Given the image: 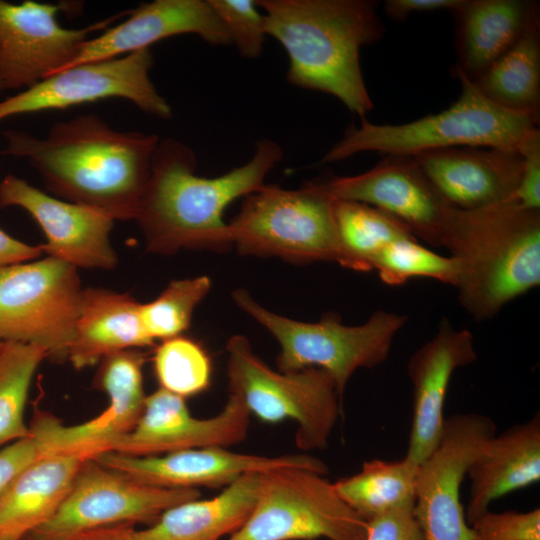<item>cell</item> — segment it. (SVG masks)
I'll return each instance as SVG.
<instances>
[{
    "label": "cell",
    "instance_id": "37",
    "mask_svg": "<svg viewBox=\"0 0 540 540\" xmlns=\"http://www.w3.org/2000/svg\"><path fill=\"white\" fill-rule=\"evenodd\" d=\"M518 152L522 169L514 202L530 210H540V131L532 129L522 140Z\"/></svg>",
    "mask_w": 540,
    "mask_h": 540
},
{
    "label": "cell",
    "instance_id": "28",
    "mask_svg": "<svg viewBox=\"0 0 540 540\" xmlns=\"http://www.w3.org/2000/svg\"><path fill=\"white\" fill-rule=\"evenodd\" d=\"M473 83L495 104L539 117L540 18L531 23L519 40Z\"/></svg>",
    "mask_w": 540,
    "mask_h": 540
},
{
    "label": "cell",
    "instance_id": "13",
    "mask_svg": "<svg viewBox=\"0 0 540 540\" xmlns=\"http://www.w3.org/2000/svg\"><path fill=\"white\" fill-rule=\"evenodd\" d=\"M495 423L478 413L445 419L441 437L419 465L413 513L423 540H475L460 501V487Z\"/></svg>",
    "mask_w": 540,
    "mask_h": 540
},
{
    "label": "cell",
    "instance_id": "7",
    "mask_svg": "<svg viewBox=\"0 0 540 540\" xmlns=\"http://www.w3.org/2000/svg\"><path fill=\"white\" fill-rule=\"evenodd\" d=\"M334 203L317 181L299 189L264 185L245 196L229 223L233 245L243 255L342 266Z\"/></svg>",
    "mask_w": 540,
    "mask_h": 540
},
{
    "label": "cell",
    "instance_id": "27",
    "mask_svg": "<svg viewBox=\"0 0 540 540\" xmlns=\"http://www.w3.org/2000/svg\"><path fill=\"white\" fill-rule=\"evenodd\" d=\"M88 459L76 454L44 453L29 463L0 499V534L27 535L59 509Z\"/></svg>",
    "mask_w": 540,
    "mask_h": 540
},
{
    "label": "cell",
    "instance_id": "42",
    "mask_svg": "<svg viewBox=\"0 0 540 540\" xmlns=\"http://www.w3.org/2000/svg\"><path fill=\"white\" fill-rule=\"evenodd\" d=\"M63 540H137L134 524L97 527L75 533Z\"/></svg>",
    "mask_w": 540,
    "mask_h": 540
},
{
    "label": "cell",
    "instance_id": "38",
    "mask_svg": "<svg viewBox=\"0 0 540 540\" xmlns=\"http://www.w3.org/2000/svg\"><path fill=\"white\" fill-rule=\"evenodd\" d=\"M413 506L407 504L368 521L365 540H423Z\"/></svg>",
    "mask_w": 540,
    "mask_h": 540
},
{
    "label": "cell",
    "instance_id": "40",
    "mask_svg": "<svg viewBox=\"0 0 540 540\" xmlns=\"http://www.w3.org/2000/svg\"><path fill=\"white\" fill-rule=\"evenodd\" d=\"M465 0H387L384 2L386 14L395 21H403L409 15L438 10L456 11Z\"/></svg>",
    "mask_w": 540,
    "mask_h": 540
},
{
    "label": "cell",
    "instance_id": "34",
    "mask_svg": "<svg viewBox=\"0 0 540 540\" xmlns=\"http://www.w3.org/2000/svg\"><path fill=\"white\" fill-rule=\"evenodd\" d=\"M210 288L211 280L207 276L170 282L155 300L140 306V319L147 335L153 341L182 335Z\"/></svg>",
    "mask_w": 540,
    "mask_h": 540
},
{
    "label": "cell",
    "instance_id": "18",
    "mask_svg": "<svg viewBox=\"0 0 540 540\" xmlns=\"http://www.w3.org/2000/svg\"><path fill=\"white\" fill-rule=\"evenodd\" d=\"M18 206L39 224L47 242L42 250L75 267L114 269L110 242L114 219L88 206L65 201L8 174L0 182V207Z\"/></svg>",
    "mask_w": 540,
    "mask_h": 540
},
{
    "label": "cell",
    "instance_id": "15",
    "mask_svg": "<svg viewBox=\"0 0 540 540\" xmlns=\"http://www.w3.org/2000/svg\"><path fill=\"white\" fill-rule=\"evenodd\" d=\"M335 200L375 207L399 220L417 239L442 247L452 206L409 156H387L353 176L317 181Z\"/></svg>",
    "mask_w": 540,
    "mask_h": 540
},
{
    "label": "cell",
    "instance_id": "5",
    "mask_svg": "<svg viewBox=\"0 0 540 540\" xmlns=\"http://www.w3.org/2000/svg\"><path fill=\"white\" fill-rule=\"evenodd\" d=\"M461 94L449 108L403 124H374L366 119L349 128L322 157L341 161L362 152L412 157L450 147H490L518 151L539 117L505 109L485 97L463 72L454 68Z\"/></svg>",
    "mask_w": 540,
    "mask_h": 540
},
{
    "label": "cell",
    "instance_id": "12",
    "mask_svg": "<svg viewBox=\"0 0 540 540\" xmlns=\"http://www.w3.org/2000/svg\"><path fill=\"white\" fill-rule=\"evenodd\" d=\"M149 48L52 74L0 102V121L18 114L66 109L107 98H123L152 116L167 119L172 108L150 78Z\"/></svg>",
    "mask_w": 540,
    "mask_h": 540
},
{
    "label": "cell",
    "instance_id": "31",
    "mask_svg": "<svg viewBox=\"0 0 540 540\" xmlns=\"http://www.w3.org/2000/svg\"><path fill=\"white\" fill-rule=\"evenodd\" d=\"M45 358L39 346L0 341V447L31 435L24 409L33 376Z\"/></svg>",
    "mask_w": 540,
    "mask_h": 540
},
{
    "label": "cell",
    "instance_id": "4",
    "mask_svg": "<svg viewBox=\"0 0 540 540\" xmlns=\"http://www.w3.org/2000/svg\"><path fill=\"white\" fill-rule=\"evenodd\" d=\"M442 247L458 263L459 301L477 321L540 284V210L514 201L453 207Z\"/></svg>",
    "mask_w": 540,
    "mask_h": 540
},
{
    "label": "cell",
    "instance_id": "6",
    "mask_svg": "<svg viewBox=\"0 0 540 540\" xmlns=\"http://www.w3.org/2000/svg\"><path fill=\"white\" fill-rule=\"evenodd\" d=\"M232 299L279 343L278 371L325 370L340 397L356 370L376 367L387 359L395 336L408 320L406 315L378 310L355 326L343 324L334 313L317 322H301L267 310L245 289L233 291Z\"/></svg>",
    "mask_w": 540,
    "mask_h": 540
},
{
    "label": "cell",
    "instance_id": "24",
    "mask_svg": "<svg viewBox=\"0 0 540 540\" xmlns=\"http://www.w3.org/2000/svg\"><path fill=\"white\" fill-rule=\"evenodd\" d=\"M140 306L128 293L84 289L67 360L80 370L118 351L153 346L141 323Z\"/></svg>",
    "mask_w": 540,
    "mask_h": 540
},
{
    "label": "cell",
    "instance_id": "17",
    "mask_svg": "<svg viewBox=\"0 0 540 540\" xmlns=\"http://www.w3.org/2000/svg\"><path fill=\"white\" fill-rule=\"evenodd\" d=\"M249 425V411L233 395L229 394L217 415L201 419L191 414L185 398L159 387L146 396L134 428L108 451L143 457L211 446L227 448L246 438Z\"/></svg>",
    "mask_w": 540,
    "mask_h": 540
},
{
    "label": "cell",
    "instance_id": "8",
    "mask_svg": "<svg viewBox=\"0 0 540 540\" xmlns=\"http://www.w3.org/2000/svg\"><path fill=\"white\" fill-rule=\"evenodd\" d=\"M226 352L229 394L237 397L250 415L270 424L294 420L299 449L327 448L340 416L341 400L329 373L315 367L274 371L242 335L228 340Z\"/></svg>",
    "mask_w": 540,
    "mask_h": 540
},
{
    "label": "cell",
    "instance_id": "44",
    "mask_svg": "<svg viewBox=\"0 0 540 540\" xmlns=\"http://www.w3.org/2000/svg\"><path fill=\"white\" fill-rule=\"evenodd\" d=\"M22 540H32V539H30L27 535H25V537Z\"/></svg>",
    "mask_w": 540,
    "mask_h": 540
},
{
    "label": "cell",
    "instance_id": "35",
    "mask_svg": "<svg viewBox=\"0 0 540 540\" xmlns=\"http://www.w3.org/2000/svg\"><path fill=\"white\" fill-rule=\"evenodd\" d=\"M233 46L247 59L261 56L267 37L265 18L254 0H208Z\"/></svg>",
    "mask_w": 540,
    "mask_h": 540
},
{
    "label": "cell",
    "instance_id": "1",
    "mask_svg": "<svg viewBox=\"0 0 540 540\" xmlns=\"http://www.w3.org/2000/svg\"><path fill=\"white\" fill-rule=\"evenodd\" d=\"M3 135V153L26 158L57 197L114 220L136 219L160 142L156 134L118 131L89 114L55 123L44 138L15 130Z\"/></svg>",
    "mask_w": 540,
    "mask_h": 540
},
{
    "label": "cell",
    "instance_id": "22",
    "mask_svg": "<svg viewBox=\"0 0 540 540\" xmlns=\"http://www.w3.org/2000/svg\"><path fill=\"white\" fill-rule=\"evenodd\" d=\"M412 158L454 207L472 210L514 201L522 169L518 151L461 146Z\"/></svg>",
    "mask_w": 540,
    "mask_h": 540
},
{
    "label": "cell",
    "instance_id": "19",
    "mask_svg": "<svg viewBox=\"0 0 540 540\" xmlns=\"http://www.w3.org/2000/svg\"><path fill=\"white\" fill-rule=\"evenodd\" d=\"M146 354L139 349L112 353L99 362L94 383L105 392L109 404L100 415L81 424L67 426L57 417L46 426V442L52 452L84 458L106 452L138 422L146 399L143 366Z\"/></svg>",
    "mask_w": 540,
    "mask_h": 540
},
{
    "label": "cell",
    "instance_id": "45",
    "mask_svg": "<svg viewBox=\"0 0 540 540\" xmlns=\"http://www.w3.org/2000/svg\"><path fill=\"white\" fill-rule=\"evenodd\" d=\"M0 92H2L1 86H0Z\"/></svg>",
    "mask_w": 540,
    "mask_h": 540
},
{
    "label": "cell",
    "instance_id": "39",
    "mask_svg": "<svg viewBox=\"0 0 540 540\" xmlns=\"http://www.w3.org/2000/svg\"><path fill=\"white\" fill-rule=\"evenodd\" d=\"M47 453L44 443L31 432L0 449V499L14 478L33 460Z\"/></svg>",
    "mask_w": 540,
    "mask_h": 540
},
{
    "label": "cell",
    "instance_id": "20",
    "mask_svg": "<svg viewBox=\"0 0 540 540\" xmlns=\"http://www.w3.org/2000/svg\"><path fill=\"white\" fill-rule=\"evenodd\" d=\"M474 336L455 329L446 317L435 336L411 356L407 371L413 385V416L405 457L420 465L434 450L444 427V402L454 371L477 360Z\"/></svg>",
    "mask_w": 540,
    "mask_h": 540
},
{
    "label": "cell",
    "instance_id": "41",
    "mask_svg": "<svg viewBox=\"0 0 540 540\" xmlns=\"http://www.w3.org/2000/svg\"><path fill=\"white\" fill-rule=\"evenodd\" d=\"M42 253L41 245L23 243L0 229V268L34 260Z\"/></svg>",
    "mask_w": 540,
    "mask_h": 540
},
{
    "label": "cell",
    "instance_id": "9",
    "mask_svg": "<svg viewBox=\"0 0 540 540\" xmlns=\"http://www.w3.org/2000/svg\"><path fill=\"white\" fill-rule=\"evenodd\" d=\"M367 522L322 474L300 467L261 473L255 505L228 540H365Z\"/></svg>",
    "mask_w": 540,
    "mask_h": 540
},
{
    "label": "cell",
    "instance_id": "43",
    "mask_svg": "<svg viewBox=\"0 0 540 540\" xmlns=\"http://www.w3.org/2000/svg\"><path fill=\"white\" fill-rule=\"evenodd\" d=\"M25 537L19 533H3L0 534V540H22Z\"/></svg>",
    "mask_w": 540,
    "mask_h": 540
},
{
    "label": "cell",
    "instance_id": "36",
    "mask_svg": "<svg viewBox=\"0 0 540 540\" xmlns=\"http://www.w3.org/2000/svg\"><path fill=\"white\" fill-rule=\"evenodd\" d=\"M470 526L475 540H540V510L500 513L487 510Z\"/></svg>",
    "mask_w": 540,
    "mask_h": 540
},
{
    "label": "cell",
    "instance_id": "2",
    "mask_svg": "<svg viewBox=\"0 0 540 540\" xmlns=\"http://www.w3.org/2000/svg\"><path fill=\"white\" fill-rule=\"evenodd\" d=\"M283 158L282 148L260 139L249 161L214 178L196 174L194 151L183 142L160 140L136 221L146 248L156 254L182 249L226 251L233 246L227 206L265 185Z\"/></svg>",
    "mask_w": 540,
    "mask_h": 540
},
{
    "label": "cell",
    "instance_id": "32",
    "mask_svg": "<svg viewBox=\"0 0 540 540\" xmlns=\"http://www.w3.org/2000/svg\"><path fill=\"white\" fill-rule=\"evenodd\" d=\"M153 367L160 388L182 398L197 395L210 385L209 355L198 342L182 335L156 347Z\"/></svg>",
    "mask_w": 540,
    "mask_h": 540
},
{
    "label": "cell",
    "instance_id": "30",
    "mask_svg": "<svg viewBox=\"0 0 540 540\" xmlns=\"http://www.w3.org/2000/svg\"><path fill=\"white\" fill-rule=\"evenodd\" d=\"M334 214L342 266L351 270L371 271L375 258L388 244L413 236L399 220L367 204L335 200Z\"/></svg>",
    "mask_w": 540,
    "mask_h": 540
},
{
    "label": "cell",
    "instance_id": "26",
    "mask_svg": "<svg viewBox=\"0 0 540 540\" xmlns=\"http://www.w3.org/2000/svg\"><path fill=\"white\" fill-rule=\"evenodd\" d=\"M260 475L245 474L213 498H196L167 509L150 527L136 529L137 540H220L232 535L255 505Z\"/></svg>",
    "mask_w": 540,
    "mask_h": 540
},
{
    "label": "cell",
    "instance_id": "11",
    "mask_svg": "<svg viewBox=\"0 0 540 540\" xmlns=\"http://www.w3.org/2000/svg\"><path fill=\"white\" fill-rule=\"evenodd\" d=\"M199 497L198 489L146 484L88 458L59 509L27 536L32 540H63L102 526L153 523L167 509Z\"/></svg>",
    "mask_w": 540,
    "mask_h": 540
},
{
    "label": "cell",
    "instance_id": "3",
    "mask_svg": "<svg viewBox=\"0 0 540 540\" xmlns=\"http://www.w3.org/2000/svg\"><path fill=\"white\" fill-rule=\"evenodd\" d=\"M267 36L287 52L291 85L330 94L362 120L373 109L360 64L363 46L384 36L370 0H257Z\"/></svg>",
    "mask_w": 540,
    "mask_h": 540
},
{
    "label": "cell",
    "instance_id": "33",
    "mask_svg": "<svg viewBox=\"0 0 540 540\" xmlns=\"http://www.w3.org/2000/svg\"><path fill=\"white\" fill-rule=\"evenodd\" d=\"M372 270L387 285H401L411 278H432L455 287L458 263L452 256L440 255L411 236L388 244L375 258Z\"/></svg>",
    "mask_w": 540,
    "mask_h": 540
},
{
    "label": "cell",
    "instance_id": "16",
    "mask_svg": "<svg viewBox=\"0 0 540 540\" xmlns=\"http://www.w3.org/2000/svg\"><path fill=\"white\" fill-rule=\"evenodd\" d=\"M93 459L137 481L177 489L226 487L245 474L281 467H300L322 475L328 472L324 462L307 454L263 456L236 453L217 446L143 457L106 451Z\"/></svg>",
    "mask_w": 540,
    "mask_h": 540
},
{
    "label": "cell",
    "instance_id": "14",
    "mask_svg": "<svg viewBox=\"0 0 540 540\" xmlns=\"http://www.w3.org/2000/svg\"><path fill=\"white\" fill-rule=\"evenodd\" d=\"M78 4H18L0 0V86L2 91L27 88L65 69L91 33L108 27L121 12L90 26L68 29L57 21L60 11Z\"/></svg>",
    "mask_w": 540,
    "mask_h": 540
},
{
    "label": "cell",
    "instance_id": "10",
    "mask_svg": "<svg viewBox=\"0 0 540 540\" xmlns=\"http://www.w3.org/2000/svg\"><path fill=\"white\" fill-rule=\"evenodd\" d=\"M83 291L77 267L54 257L0 268V341L36 345L64 362Z\"/></svg>",
    "mask_w": 540,
    "mask_h": 540
},
{
    "label": "cell",
    "instance_id": "23",
    "mask_svg": "<svg viewBox=\"0 0 540 540\" xmlns=\"http://www.w3.org/2000/svg\"><path fill=\"white\" fill-rule=\"evenodd\" d=\"M466 521L471 525L492 501L540 480V416L490 438L471 462Z\"/></svg>",
    "mask_w": 540,
    "mask_h": 540
},
{
    "label": "cell",
    "instance_id": "21",
    "mask_svg": "<svg viewBox=\"0 0 540 540\" xmlns=\"http://www.w3.org/2000/svg\"><path fill=\"white\" fill-rule=\"evenodd\" d=\"M127 16L118 25L83 42L65 69L123 56L181 34H195L213 46L232 45L208 0H154L129 11Z\"/></svg>",
    "mask_w": 540,
    "mask_h": 540
},
{
    "label": "cell",
    "instance_id": "29",
    "mask_svg": "<svg viewBox=\"0 0 540 540\" xmlns=\"http://www.w3.org/2000/svg\"><path fill=\"white\" fill-rule=\"evenodd\" d=\"M418 467L406 457L397 461L375 459L333 485L339 497L368 522L414 503Z\"/></svg>",
    "mask_w": 540,
    "mask_h": 540
},
{
    "label": "cell",
    "instance_id": "25",
    "mask_svg": "<svg viewBox=\"0 0 540 540\" xmlns=\"http://www.w3.org/2000/svg\"><path fill=\"white\" fill-rule=\"evenodd\" d=\"M452 13L457 18L455 68L472 81L540 18L538 3L527 0H465Z\"/></svg>",
    "mask_w": 540,
    "mask_h": 540
}]
</instances>
